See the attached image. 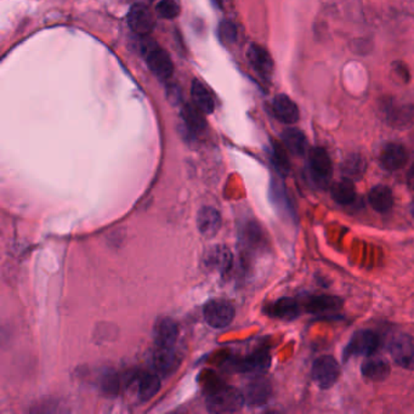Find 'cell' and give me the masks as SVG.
<instances>
[{
    "label": "cell",
    "mask_w": 414,
    "mask_h": 414,
    "mask_svg": "<svg viewBox=\"0 0 414 414\" xmlns=\"http://www.w3.org/2000/svg\"><path fill=\"white\" fill-rule=\"evenodd\" d=\"M245 403V395L235 388L218 389L207 400V407L213 413H233Z\"/></svg>",
    "instance_id": "obj_1"
},
{
    "label": "cell",
    "mask_w": 414,
    "mask_h": 414,
    "mask_svg": "<svg viewBox=\"0 0 414 414\" xmlns=\"http://www.w3.org/2000/svg\"><path fill=\"white\" fill-rule=\"evenodd\" d=\"M309 171L311 179L319 188H327L333 176V164L326 150L314 147L310 151Z\"/></svg>",
    "instance_id": "obj_2"
},
{
    "label": "cell",
    "mask_w": 414,
    "mask_h": 414,
    "mask_svg": "<svg viewBox=\"0 0 414 414\" xmlns=\"http://www.w3.org/2000/svg\"><path fill=\"white\" fill-rule=\"evenodd\" d=\"M142 53L150 70L152 71L158 78L168 79L173 75L174 65L169 54L166 53L164 49H162L152 42H146L142 45Z\"/></svg>",
    "instance_id": "obj_3"
},
{
    "label": "cell",
    "mask_w": 414,
    "mask_h": 414,
    "mask_svg": "<svg viewBox=\"0 0 414 414\" xmlns=\"http://www.w3.org/2000/svg\"><path fill=\"white\" fill-rule=\"evenodd\" d=\"M340 367L336 358L323 355L314 362L312 378L321 389H329L339 378Z\"/></svg>",
    "instance_id": "obj_4"
},
{
    "label": "cell",
    "mask_w": 414,
    "mask_h": 414,
    "mask_svg": "<svg viewBox=\"0 0 414 414\" xmlns=\"http://www.w3.org/2000/svg\"><path fill=\"white\" fill-rule=\"evenodd\" d=\"M389 351L393 356L394 361L398 366L406 370H414V338L407 334H397L394 336L390 344Z\"/></svg>",
    "instance_id": "obj_5"
},
{
    "label": "cell",
    "mask_w": 414,
    "mask_h": 414,
    "mask_svg": "<svg viewBox=\"0 0 414 414\" xmlns=\"http://www.w3.org/2000/svg\"><path fill=\"white\" fill-rule=\"evenodd\" d=\"M205 321L213 328H225L235 319V308L226 300H212L203 310Z\"/></svg>",
    "instance_id": "obj_6"
},
{
    "label": "cell",
    "mask_w": 414,
    "mask_h": 414,
    "mask_svg": "<svg viewBox=\"0 0 414 414\" xmlns=\"http://www.w3.org/2000/svg\"><path fill=\"white\" fill-rule=\"evenodd\" d=\"M379 346V336L373 331L363 329L353 334L348 346L345 348V358L350 356H371Z\"/></svg>",
    "instance_id": "obj_7"
},
{
    "label": "cell",
    "mask_w": 414,
    "mask_h": 414,
    "mask_svg": "<svg viewBox=\"0 0 414 414\" xmlns=\"http://www.w3.org/2000/svg\"><path fill=\"white\" fill-rule=\"evenodd\" d=\"M128 23L136 35H147L154 28V18L149 8L144 4H135L128 15Z\"/></svg>",
    "instance_id": "obj_8"
},
{
    "label": "cell",
    "mask_w": 414,
    "mask_h": 414,
    "mask_svg": "<svg viewBox=\"0 0 414 414\" xmlns=\"http://www.w3.org/2000/svg\"><path fill=\"white\" fill-rule=\"evenodd\" d=\"M408 162V152L405 146L397 142H390L384 146L380 153V164L384 169L396 171L403 168Z\"/></svg>",
    "instance_id": "obj_9"
},
{
    "label": "cell",
    "mask_w": 414,
    "mask_h": 414,
    "mask_svg": "<svg viewBox=\"0 0 414 414\" xmlns=\"http://www.w3.org/2000/svg\"><path fill=\"white\" fill-rule=\"evenodd\" d=\"M382 109L385 121L391 127H407L413 121L414 109L410 106L400 105L394 101H386L384 102Z\"/></svg>",
    "instance_id": "obj_10"
},
{
    "label": "cell",
    "mask_w": 414,
    "mask_h": 414,
    "mask_svg": "<svg viewBox=\"0 0 414 414\" xmlns=\"http://www.w3.org/2000/svg\"><path fill=\"white\" fill-rule=\"evenodd\" d=\"M180 358L173 348L157 346L152 356V366L157 375H169L179 367Z\"/></svg>",
    "instance_id": "obj_11"
},
{
    "label": "cell",
    "mask_w": 414,
    "mask_h": 414,
    "mask_svg": "<svg viewBox=\"0 0 414 414\" xmlns=\"http://www.w3.org/2000/svg\"><path fill=\"white\" fill-rule=\"evenodd\" d=\"M271 363L270 353L265 350H259L249 355L248 358H242L236 362V370L248 375H262L269 368Z\"/></svg>",
    "instance_id": "obj_12"
},
{
    "label": "cell",
    "mask_w": 414,
    "mask_h": 414,
    "mask_svg": "<svg viewBox=\"0 0 414 414\" xmlns=\"http://www.w3.org/2000/svg\"><path fill=\"white\" fill-rule=\"evenodd\" d=\"M272 111L275 117L279 119V122L284 124H294L299 121V109L297 104L284 94H279L276 96L274 104H272Z\"/></svg>",
    "instance_id": "obj_13"
},
{
    "label": "cell",
    "mask_w": 414,
    "mask_h": 414,
    "mask_svg": "<svg viewBox=\"0 0 414 414\" xmlns=\"http://www.w3.org/2000/svg\"><path fill=\"white\" fill-rule=\"evenodd\" d=\"M250 65L265 78H270L274 72V60L269 51L257 44H252L247 51Z\"/></svg>",
    "instance_id": "obj_14"
},
{
    "label": "cell",
    "mask_w": 414,
    "mask_h": 414,
    "mask_svg": "<svg viewBox=\"0 0 414 414\" xmlns=\"http://www.w3.org/2000/svg\"><path fill=\"white\" fill-rule=\"evenodd\" d=\"M154 343L162 348H173L179 336V327L171 319H162L154 326Z\"/></svg>",
    "instance_id": "obj_15"
},
{
    "label": "cell",
    "mask_w": 414,
    "mask_h": 414,
    "mask_svg": "<svg viewBox=\"0 0 414 414\" xmlns=\"http://www.w3.org/2000/svg\"><path fill=\"white\" fill-rule=\"evenodd\" d=\"M243 395H245V403L250 407L265 405L267 400L270 398V383L264 378H257L249 384Z\"/></svg>",
    "instance_id": "obj_16"
},
{
    "label": "cell",
    "mask_w": 414,
    "mask_h": 414,
    "mask_svg": "<svg viewBox=\"0 0 414 414\" xmlns=\"http://www.w3.org/2000/svg\"><path fill=\"white\" fill-rule=\"evenodd\" d=\"M197 226L203 236L217 235L221 227V215L213 207H205L197 215Z\"/></svg>",
    "instance_id": "obj_17"
},
{
    "label": "cell",
    "mask_w": 414,
    "mask_h": 414,
    "mask_svg": "<svg viewBox=\"0 0 414 414\" xmlns=\"http://www.w3.org/2000/svg\"><path fill=\"white\" fill-rule=\"evenodd\" d=\"M390 371L391 368L385 358L368 356L366 361L362 363V375L371 382H383L388 378Z\"/></svg>",
    "instance_id": "obj_18"
},
{
    "label": "cell",
    "mask_w": 414,
    "mask_h": 414,
    "mask_svg": "<svg viewBox=\"0 0 414 414\" xmlns=\"http://www.w3.org/2000/svg\"><path fill=\"white\" fill-rule=\"evenodd\" d=\"M191 96L193 105L201 109L205 114H209L215 109V102H214L213 94L210 92L208 87L201 80L195 79L192 82Z\"/></svg>",
    "instance_id": "obj_19"
},
{
    "label": "cell",
    "mask_w": 414,
    "mask_h": 414,
    "mask_svg": "<svg viewBox=\"0 0 414 414\" xmlns=\"http://www.w3.org/2000/svg\"><path fill=\"white\" fill-rule=\"evenodd\" d=\"M368 202L378 213H388L394 207V195L391 188L385 185L375 186L370 191Z\"/></svg>",
    "instance_id": "obj_20"
},
{
    "label": "cell",
    "mask_w": 414,
    "mask_h": 414,
    "mask_svg": "<svg viewBox=\"0 0 414 414\" xmlns=\"http://www.w3.org/2000/svg\"><path fill=\"white\" fill-rule=\"evenodd\" d=\"M282 141H284V147L289 152L303 157L308 150V140L303 131L299 130L297 128H289L282 133Z\"/></svg>",
    "instance_id": "obj_21"
},
{
    "label": "cell",
    "mask_w": 414,
    "mask_h": 414,
    "mask_svg": "<svg viewBox=\"0 0 414 414\" xmlns=\"http://www.w3.org/2000/svg\"><path fill=\"white\" fill-rule=\"evenodd\" d=\"M300 314V306L293 298H282L269 308V315L282 319H293Z\"/></svg>",
    "instance_id": "obj_22"
},
{
    "label": "cell",
    "mask_w": 414,
    "mask_h": 414,
    "mask_svg": "<svg viewBox=\"0 0 414 414\" xmlns=\"http://www.w3.org/2000/svg\"><path fill=\"white\" fill-rule=\"evenodd\" d=\"M331 198L341 205H353L356 200V188L349 178L339 180L331 186Z\"/></svg>",
    "instance_id": "obj_23"
},
{
    "label": "cell",
    "mask_w": 414,
    "mask_h": 414,
    "mask_svg": "<svg viewBox=\"0 0 414 414\" xmlns=\"http://www.w3.org/2000/svg\"><path fill=\"white\" fill-rule=\"evenodd\" d=\"M205 262L207 265L213 267L214 270L226 271L230 269L232 264V254L226 247L224 245H218L214 247L209 253L207 254L205 257Z\"/></svg>",
    "instance_id": "obj_24"
},
{
    "label": "cell",
    "mask_w": 414,
    "mask_h": 414,
    "mask_svg": "<svg viewBox=\"0 0 414 414\" xmlns=\"http://www.w3.org/2000/svg\"><path fill=\"white\" fill-rule=\"evenodd\" d=\"M367 162L363 156L358 153H353L345 158L341 164L343 174L351 180L361 179L363 174L366 173Z\"/></svg>",
    "instance_id": "obj_25"
},
{
    "label": "cell",
    "mask_w": 414,
    "mask_h": 414,
    "mask_svg": "<svg viewBox=\"0 0 414 414\" xmlns=\"http://www.w3.org/2000/svg\"><path fill=\"white\" fill-rule=\"evenodd\" d=\"M161 389V379L157 373H146L139 380V397L141 401H150Z\"/></svg>",
    "instance_id": "obj_26"
},
{
    "label": "cell",
    "mask_w": 414,
    "mask_h": 414,
    "mask_svg": "<svg viewBox=\"0 0 414 414\" xmlns=\"http://www.w3.org/2000/svg\"><path fill=\"white\" fill-rule=\"evenodd\" d=\"M340 305H341V300L338 298L317 296V297L310 298L308 303H305V309L311 314H321V312H328V311L339 309Z\"/></svg>",
    "instance_id": "obj_27"
},
{
    "label": "cell",
    "mask_w": 414,
    "mask_h": 414,
    "mask_svg": "<svg viewBox=\"0 0 414 414\" xmlns=\"http://www.w3.org/2000/svg\"><path fill=\"white\" fill-rule=\"evenodd\" d=\"M183 119L188 130L195 134L205 128V114L195 105H186L183 107Z\"/></svg>",
    "instance_id": "obj_28"
},
{
    "label": "cell",
    "mask_w": 414,
    "mask_h": 414,
    "mask_svg": "<svg viewBox=\"0 0 414 414\" xmlns=\"http://www.w3.org/2000/svg\"><path fill=\"white\" fill-rule=\"evenodd\" d=\"M156 10L161 18L168 20H173L180 13V6L176 0H161Z\"/></svg>",
    "instance_id": "obj_29"
},
{
    "label": "cell",
    "mask_w": 414,
    "mask_h": 414,
    "mask_svg": "<svg viewBox=\"0 0 414 414\" xmlns=\"http://www.w3.org/2000/svg\"><path fill=\"white\" fill-rule=\"evenodd\" d=\"M272 161H274V164H275L276 168H277L281 173L287 174L288 170H289V161H288L286 151H284V147H282L279 142H275V144H274V150H272Z\"/></svg>",
    "instance_id": "obj_30"
},
{
    "label": "cell",
    "mask_w": 414,
    "mask_h": 414,
    "mask_svg": "<svg viewBox=\"0 0 414 414\" xmlns=\"http://www.w3.org/2000/svg\"><path fill=\"white\" fill-rule=\"evenodd\" d=\"M237 27L230 21H224L220 23L219 26V35H220V39L226 43H233L237 39Z\"/></svg>",
    "instance_id": "obj_31"
},
{
    "label": "cell",
    "mask_w": 414,
    "mask_h": 414,
    "mask_svg": "<svg viewBox=\"0 0 414 414\" xmlns=\"http://www.w3.org/2000/svg\"><path fill=\"white\" fill-rule=\"evenodd\" d=\"M393 67L394 71H395V73H396V75L400 77V79H401L402 82H405V83L410 82V71H408V68L406 67V65L403 63V62H395V63L393 65Z\"/></svg>",
    "instance_id": "obj_32"
},
{
    "label": "cell",
    "mask_w": 414,
    "mask_h": 414,
    "mask_svg": "<svg viewBox=\"0 0 414 414\" xmlns=\"http://www.w3.org/2000/svg\"><path fill=\"white\" fill-rule=\"evenodd\" d=\"M407 183H408L410 190H413L414 191V164L410 166V171L407 174Z\"/></svg>",
    "instance_id": "obj_33"
},
{
    "label": "cell",
    "mask_w": 414,
    "mask_h": 414,
    "mask_svg": "<svg viewBox=\"0 0 414 414\" xmlns=\"http://www.w3.org/2000/svg\"><path fill=\"white\" fill-rule=\"evenodd\" d=\"M410 213H412V215H413L414 218V203L412 205V208H410Z\"/></svg>",
    "instance_id": "obj_34"
}]
</instances>
